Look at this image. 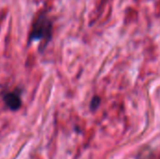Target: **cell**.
I'll use <instances>...</instances> for the list:
<instances>
[{
	"mask_svg": "<svg viewBox=\"0 0 160 159\" xmlns=\"http://www.w3.org/2000/svg\"><path fill=\"white\" fill-rule=\"evenodd\" d=\"M52 37V22L51 17L47 14L46 11L40 12L32 24V28L28 37L27 44H31L37 40H43L39 51L41 52L46 48L48 43L51 41Z\"/></svg>",
	"mask_w": 160,
	"mask_h": 159,
	"instance_id": "obj_1",
	"label": "cell"
},
{
	"mask_svg": "<svg viewBox=\"0 0 160 159\" xmlns=\"http://www.w3.org/2000/svg\"><path fill=\"white\" fill-rule=\"evenodd\" d=\"M99 105H100V98L98 97H94L90 103V110L94 112L99 107Z\"/></svg>",
	"mask_w": 160,
	"mask_h": 159,
	"instance_id": "obj_3",
	"label": "cell"
},
{
	"mask_svg": "<svg viewBox=\"0 0 160 159\" xmlns=\"http://www.w3.org/2000/svg\"><path fill=\"white\" fill-rule=\"evenodd\" d=\"M2 99L6 107L12 112H16L22 107L21 91L19 89L4 93Z\"/></svg>",
	"mask_w": 160,
	"mask_h": 159,
	"instance_id": "obj_2",
	"label": "cell"
}]
</instances>
